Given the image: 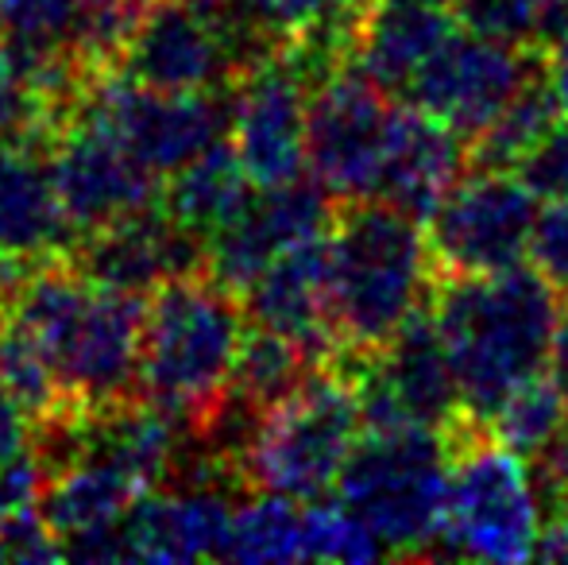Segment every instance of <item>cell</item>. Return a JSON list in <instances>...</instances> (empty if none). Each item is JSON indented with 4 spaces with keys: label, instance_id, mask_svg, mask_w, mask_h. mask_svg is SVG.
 I'll return each mask as SVG.
<instances>
[{
    "label": "cell",
    "instance_id": "obj_16",
    "mask_svg": "<svg viewBox=\"0 0 568 565\" xmlns=\"http://www.w3.org/2000/svg\"><path fill=\"white\" fill-rule=\"evenodd\" d=\"M93 283L109 291L148 299L174 275L205 272V241L182 229L174 218H166L163 205H148L128 218H116L109 225L82 233L67 252Z\"/></svg>",
    "mask_w": 568,
    "mask_h": 565
},
{
    "label": "cell",
    "instance_id": "obj_23",
    "mask_svg": "<svg viewBox=\"0 0 568 565\" xmlns=\"http://www.w3.org/2000/svg\"><path fill=\"white\" fill-rule=\"evenodd\" d=\"M82 4L85 0H0V39L47 109H59L85 85L70 62Z\"/></svg>",
    "mask_w": 568,
    "mask_h": 565
},
{
    "label": "cell",
    "instance_id": "obj_19",
    "mask_svg": "<svg viewBox=\"0 0 568 565\" xmlns=\"http://www.w3.org/2000/svg\"><path fill=\"white\" fill-rule=\"evenodd\" d=\"M255 325L298 341L317 364L341 361L329 322V233L310 236L267 264L244 291Z\"/></svg>",
    "mask_w": 568,
    "mask_h": 565
},
{
    "label": "cell",
    "instance_id": "obj_34",
    "mask_svg": "<svg viewBox=\"0 0 568 565\" xmlns=\"http://www.w3.org/2000/svg\"><path fill=\"white\" fill-rule=\"evenodd\" d=\"M43 461H39L36 445L16 453L8 465H0V523L16 519L23 512H36L39 496H43Z\"/></svg>",
    "mask_w": 568,
    "mask_h": 565
},
{
    "label": "cell",
    "instance_id": "obj_10",
    "mask_svg": "<svg viewBox=\"0 0 568 565\" xmlns=\"http://www.w3.org/2000/svg\"><path fill=\"white\" fill-rule=\"evenodd\" d=\"M317 74H325V67L314 59L294 47H275L255 59L232 90L229 143L255 190L306 179L310 90Z\"/></svg>",
    "mask_w": 568,
    "mask_h": 565
},
{
    "label": "cell",
    "instance_id": "obj_29",
    "mask_svg": "<svg viewBox=\"0 0 568 565\" xmlns=\"http://www.w3.org/2000/svg\"><path fill=\"white\" fill-rule=\"evenodd\" d=\"M565 426H568V403L554 387V380L541 376V372L526 380V384H518L491 411V418H487V430L526 461L538 457Z\"/></svg>",
    "mask_w": 568,
    "mask_h": 565
},
{
    "label": "cell",
    "instance_id": "obj_26",
    "mask_svg": "<svg viewBox=\"0 0 568 565\" xmlns=\"http://www.w3.org/2000/svg\"><path fill=\"white\" fill-rule=\"evenodd\" d=\"M314 369L317 361L298 341L252 322L244 333V345L236 353V364H232L229 395H236L240 403H247L255 411H271L291 392H298L302 380Z\"/></svg>",
    "mask_w": 568,
    "mask_h": 565
},
{
    "label": "cell",
    "instance_id": "obj_32",
    "mask_svg": "<svg viewBox=\"0 0 568 565\" xmlns=\"http://www.w3.org/2000/svg\"><path fill=\"white\" fill-rule=\"evenodd\" d=\"M523 182L546 202H568V121H557L515 167Z\"/></svg>",
    "mask_w": 568,
    "mask_h": 565
},
{
    "label": "cell",
    "instance_id": "obj_18",
    "mask_svg": "<svg viewBox=\"0 0 568 565\" xmlns=\"http://www.w3.org/2000/svg\"><path fill=\"white\" fill-rule=\"evenodd\" d=\"M78 241L43 137L0 140V252L16 268L70 252Z\"/></svg>",
    "mask_w": 568,
    "mask_h": 565
},
{
    "label": "cell",
    "instance_id": "obj_14",
    "mask_svg": "<svg viewBox=\"0 0 568 565\" xmlns=\"http://www.w3.org/2000/svg\"><path fill=\"white\" fill-rule=\"evenodd\" d=\"M541 70V51L503 43L479 31H453L426 62L403 101L426 109L464 140H476Z\"/></svg>",
    "mask_w": 568,
    "mask_h": 565
},
{
    "label": "cell",
    "instance_id": "obj_27",
    "mask_svg": "<svg viewBox=\"0 0 568 565\" xmlns=\"http://www.w3.org/2000/svg\"><path fill=\"white\" fill-rule=\"evenodd\" d=\"M561 105H557L554 90L546 82V62L538 74L526 82V90L510 101L499 113V121L491 129H484L476 140H468V159L471 167H487V171H515L526 159V151L534 148L557 121H561Z\"/></svg>",
    "mask_w": 568,
    "mask_h": 565
},
{
    "label": "cell",
    "instance_id": "obj_20",
    "mask_svg": "<svg viewBox=\"0 0 568 565\" xmlns=\"http://www.w3.org/2000/svg\"><path fill=\"white\" fill-rule=\"evenodd\" d=\"M471 171L468 140L418 105H395L387 155L375 198L426 221L456 182Z\"/></svg>",
    "mask_w": 568,
    "mask_h": 565
},
{
    "label": "cell",
    "instance_id": "obj_31",
    "mask_svg": "<svg viewBox=\"0 0 568 565\" xmlns=\"http://www.w3.org/2000/svg\"><path fill=\"white\" fill-rule=\"evenodd\" d=\"M387 558L383 543L341 504L306 507V562H375Z\"/></svg>",
    "mask_w": 568,
    "mask_h": 565
},
{
    "label": "cell",
    "instance_id": "obj_36",
    "mask_svg": "<svg viewBox=\"0 0 568 565\" xmlns=\"http://www.w3.org/2000/svg\"><path fill=\"white\" fill-rule=\"evenodd\" d=\"M541 62H546L549 90H554L557 105H561V113L568 117V28L541 51Z\"/></svg>",
    "mask_w": 568,
    "mask_h": 565
},
{
    "label": "cell",
    "instance_id": "obj_1",
    "mask_svg": "<svg viewBox=\"0 0 568 565\" xmlns=\"http://www.w3.org/2000/svg\"><path fill=\"white\" fill-rule=\"evenodd\" d=\"M0 306L31 333L70 411H101L140 395L143 299L93 283L59 252L16 268Z\"/></svg>",
    "mask_w": 568,
    "mask_h": 565
},
{
    "label": "cell",
    "instance_id": "obj_21",
    "mask_svg": "<svg viewBox=\"0 0 568 565\" xmlns=\"http://www.w3.org/2000/svg\"><path fill=\"white\" fill-rule=\"evenodd\" d=\"M449 0H375L359 23L352 62L390 98H406L414 78L456 31Z\"/></svg>",
    "mask_w": 568,
    "mask_h": 565
},
{
    "label": "cell",
    "instance_id": "obj_4",
    "mask_svg": "<svg viewBox=\"0 0 568 565\" xmlns=\"http://www.w3.org/2000/svg\"><path fill=\"white\" fill-rule=\"evenodd\" d=\"M247 325L244 294L210 268L166 280L143 299L140 400L197 430L225 400Z\"/></svg>",
    "mask_w": 568,
    "mask_h": 565
},
{
    "label": "cell",
    "instance_id": "obj_30",
    "mask_svg": "<svg viewBox=\"0 0 568 565\" xmlns=\"http://www.w3.org/2000/svg\"><path fill=\"white\" fill-rule=\"evenodd\" d=\"M468 31L546 51L568 28V0H449Z\"/></svg>",
    "mask_w": 568,
    "mask_h": 565
},
{
    "label": "cell",
    "instance_id": "obj_22",
    "mask_svg": "<svg viewBox=\"0 0 568 565\" xmlns=\"http://www.w3.org/2000/svg\"><path fill=\"white\" fill-rule=\"evenodd\" d=\"M255 51L294 47L314 62L352 59L359 23L375 0H221Z\"/></svg>",
    "mask_w": 568,
    "mask_h": 565
},
{
    "label": "cell",
    "instance_id": "obj_35",
    "mask_svg": "<svg viewBox=\"0 0 568 565\" xmlns=\"http://www.w3.org/2000/svg\"><path fill=\"white\" fill-rule=\"evenodd\" d=\"M31 445V418L28 411L16 403V395L0 384V465L23 453Z\"/></svg>",
    "mask_w": 568,
    "mask_h": 565
},
{
    "label": "cell",
    "instance_id": "obj_6",
    "mask_svg": "<svg viewBox=\"0 0 568 565\" xmlns=\"http://www.w3.org/2000/svg\"><path fill=\"white\" fill-rule=\"evenodd\" d=\"M364 437V407L348 361L317 364L298 392L263 411L240 461L244 492H275L314 504L337 488Z\"/></svg>",
    "mask_w": 568,
    "mask_h": 565
},
{
    "label": "cell",
    "instance_id": "obj_13",
    "mask_svg": "<svg viewBox=\"0 0 568 565\" xmlns=\"http://www.w3.org/2000/svg\"><path fill=\"white\" fill-rule=\"evenodd\" d=\"M85 101L98 109L159 179L179 171L205 148L225 140L232 124V90L229 93H171L151 90L132 78L105 70L82 85Z\"/></svg>",
    "mask_w": 568,
    "mask_h": 565
},
{
    "label": "cell",
    "instance_id": "obj_24",
    "mask_svg": "<svg viewBox=\"0 0 568 565\" xmlns=\"http://www.w3.org/2000/svg\"><path fill=\"white\" fill-rule=\"evenodd\" d=\"M252 179H247L244 163L236 159L229 140L205 148L179 171H171L159 190V205L166 218H174L182 229L194 236L210 241L221 225H229L240 213V205L252 198Z\"/></svg>",
    "mask_w": 568,
    "mask_h": 565
},
{
    "label": "cell",
    "instance_id": "obj_2",
    "mask_svg": "<svg viewBox=\"0 0 568 565\" xmlns=\"http://www.w3.org/2000/svg\"><path fill=\"white\" fill-rule=\"evenodd\" d=\"M426 229L383 198L337 202L329 225V322L341 356H372L434 302Z\"/></svg>",
    "mask_w": 568,
    "mask_h": 565
},
{
    "label": "cell",
    "instance_id": "obj_11",
    "mask_svg": "<svg viewBox=\"0 0 568 565\" xmlns=\"http://www.w3.org/2000/svg\"><path fill=\"white\" fill-rule=\"evenodd\" d=\"M348 369L359 387L364 430L429 426L449 434L464 418H471L434 322V306L418 310L379 353L348 361Z\"/></svg>",
    "mask_w": 568,
    "mask_h": 565
},
{
    "label": "cell",
    "instance_id": "obj_8",
    "mask_svg": "<svg viewBox=\"0 0 568 565\" xmlns=\"http://www.w3.org/2000/svg\"><path fill=\"white\" fill-rule=\"evenodd\" d=\"M43 140L78 236L159 202L163 179L109 129L82 90L54 109Z\"/></svg>",
    "mask_w": 568,
    "mask_h": 565
},
{
    "label": "cell",
    "instance_id": "obj_39",
    "mask_svg": "<svg viewBox=\"0 0 568 565\" xmlns=\"http://www.w3.org/2000/svg\"><path fill=\"white\" fill-rule=\"evenodd\" d=\"M12 275H16V264L4 256V252H0V291H4V286H8V280H12Z\"/></svg>",
    "mask_w": 568,
    "mask_h": 565
},
{
    "label": "cell",
    "instance_id": "obj_17",
    "mask_svg": "<svg viewBox=\"0 0 568 565\" xmlns=\"http://www.w3.org/2000/svg\"><path fill=\"white\" fill-rule=\"evenodd\" d=\"M244 492L221 481H171L124 515L128 562H210L225 558L232 500Z\"/></svg>",
    "mask_w": 568,
    "mask_h": 565
},
{
    "label": "cell",
    "instance_id": "obj_5",
    "mask_svg": "<svg viewBox=\"0 0 568 565\" xmlns=\"http://www.w3.org/2000/svg\"><path fill=\"white\" fill-rule=\"evenodd\" d=\"M337 500L390 558L442 554L449 434L429 426L364 430L337 481Z\"/></svg>",
    "mask_w": 568,
    "mask_h": 565
},
{
    "label": "cell",
    "instance_id": "obj_15",
    "mask_svg": "<svg viewBox=\"0 0 568 565\" xmlns=\"http://www.w3.org/2000/svg\"><path fill=\"white\" fill-rule=\"evenodd\" d=\"M333 213H337V198L317 179L252 190V198L240 205L236 218L205 241L210 272L221 283H229L232 291L244 294L255 275L267 264H275L283 252H291L294 244L310 241V236L329 233Z\"/></svg>",
    "mask_w": 568,
    "mask_h": 565
},
{
    "label": "cell",
    "instance_id": "obj_25",
    "mask_svg": "<svg viewBox=\"0 0 568 565\" xmlns=\"http://www.w3.org/2000/svg\"><path fill=\"white\" fill-rule=\"evenodd\" d=\"M225 558L244 565L306 562V504L275 492H247L232 507Z\"/></svg>",
    "mask_w": 568,
    "mask_h": 565
},
{
    "label": "cell",
    "instance_id": "obj_12",
    "mask_svg": "<svg viewBox=\"0 0 568 565\" xmlns=\"http://www.w3.org/2000/svg\"><path fill=\"white\" fill-rule=\"evenodd\" d=\"M395 105L352 59L314 78L310 90V171L337 202L375 198Z\"/></svg>",
    "mask_w": 568,
    "mask_h": 565
},
{
    "label": "cell",
    "instance_id": "obj_7",
    "mask_svg": "<svg viewBox=\"0 0 568 565\" xmlns=\"http://www.w3.org/2000/svg\"><path fill=\"white\" fill-rule=\"evenodd\" d=\"M546 515L526 457L499 442L479 418L449 430V500L442 554L515 565L538 554Z\"/></svg>",
    "mask_w": 568,
    "mask_h": 565
},
{
    "label": "cell",
    "instance_id": "obj_37",
    "mask_svg": "<svg viewBox=\"0 0 568 565\" xmlns=\"http://www.w3.org/2000/svg\"><path fill=\"white\" fill-rule=\"evenodd\" d=\"M546 376L554 380V387L561 392V400L568 403V306H561L557 325H554V337H549Z\"/></svg>",
    "mask_w": 568,
    "mask_h": 565
},
{
    "label": "cell",
    "instance_id": "obj_9",
    "mask_svg": "<svg viewBox=\"0 0 568 565\" xmlns=\"http://www.w3.org/2000/svg\"><path fill=\"white\" fill-rule=\"evenodd\" d=\"M538 194L518 171L471 167L426 218L437 280H471L518 268L530 256Z\"/></svg>",
    "mask_w": 568,
    "mask_h": 565
},
{
    "label": "cell",
    "instance_id": "obj_33",
    "mask_svg": "<svg viewBox=\"0 0 568 565\" xmlns=\"http://www.w3.org/2000/svg\"><path fill=\"white\" fill-rule=\"evenodd\" d=\"M530 260L557 291H568V202H549L538 210Z\"/></svg>",
    "mask_w": 568,
    "mask_h": 565
},
{
    "label": "cell",
    "instance_id": "obj_3",
    "mask_svg": "<svg viewBox=\"0 0 568 565\" xmlns=\"http://www.w3.org/2000/svg\"><path fill=\"white\" fill-rule=\"evenodd\" d=\"M429 306L460 400L479 423H487L518 384L546 369L549 337L561 314L557 286L538 268L523 264L471 280H437Z\"/></svg>",
    "mask_w": 568,
    "mask_h": 565
},
{
    "label": "cell",
    "instance_id": "obj_28",
    "mask_svg": "<svg viewBox=\"0 0 568 565\" xmlns=\"http://www.w3.org/2000/svg\"><path fill=\"white\" fill-rule=\"evenodd\" d=\"M0 384L16 395V403H20L23 411H28L31 430L70 415V403H67V395H62L47 356L39 353L31 333L23 330L4 306H0Z\"/></svg>",
    "mask_w": 568,
    "mask_h": 565
},
{
    "label": "cell",
    "instance_id": "obj_38",
    "mask_svg": "<svg viewBox=\"0 0 568 565\" xmlns=\"http://www.w3.org/2000/svg\"><path fill=\"white\" fill-rule=\"evenodd\" d=\"M538 554H541V558H549V562H568V507L557 515V519L546 523Z\"/></svg>",
    "mask_w": 568,
    "mask_h": 565
}]
</instances>
